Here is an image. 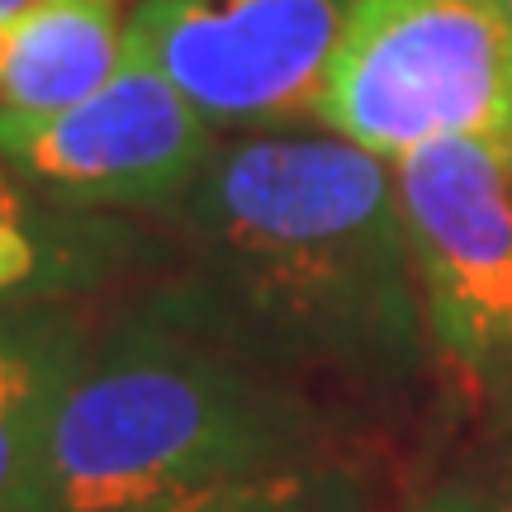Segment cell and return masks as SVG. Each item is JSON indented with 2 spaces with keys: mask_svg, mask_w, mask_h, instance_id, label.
I'll return each instance as SVG.
<instances>
[{
  "mask_svg": "<svg viewBox=\"0 0 512 512\" xmlns=\"http://www.w3.org/2000/svg\"><path fill=\"white\" fill-rule=\"evenodd\" d=\"M185 323L271 370L394 389L432 356L394 162L337 133H238L171 214Z\"/></svg>",
  "mask_w": 512,
  "mask_h": 512,
  "instance_id": "6da1fadb",
  "label": "cell"
},
{
  "mask_svg": "<svg viewBox=\"0 0 512 512\" xmlns=\"http://www.w3.org/2000/svg\"><path fill=\"white\" fill-rule=\"evenodd\" d=\"M318 460L328 422L304 389L152 294L91 337L62 394L48 512H152Z\"/></svg>",
  "mask_w": 512,
  "mask_h": 512,
  "instance_id": "7a4b0ae2",
  "label": "cell"
},
{
  "mask_svg": "<svg viewBox=\"0 0 512 512\" xmlns=\"http://www.w3.org/2000/svg\"><path fill=\"white\" fill-rule=\"evenodd\" d=\"M318 128L384 162L465 138L512 143V10L503 0H361Z\"/></svg>",
  "mask_w": 512,
  "mask_h": 512,
  "instance_id": "3957f363",
  "label": "cell"
},
{
  "mask_svg": "<svg viewBox=\"0 0 512 512\" xmlns=\"http://www.w3.org/2000/svg\"><path fill=\"white\" fill-rule=\"evenodd\" d=\"M432 351L484 399L512 403L508 143H437L394 162Z\"/></svg>",
  "mask_w": 512,
  "mask_h": 512,
  "instance_id": "277c9868",
  "label": "cell"
},
{
  "mask_svg": "<svg viewBox=\"0 0 512 512\" xmlns=\"http://www.w3.org/2000/svg\"><path fill=\"white\" fill-rule=\"evenodd\" d=\"M361 0H133L143 53L214 128L290 133L318 124L332 57Z\"/></svg>",
  "mask_w": 512,
  "mask_h": 512,
  "instance_id": "5b68a950",
  "label": "cell"
},
{
  "mask_svg": "<svg viewBox=\"0 0 512 512\" xmlns=\"http://www.w3.org/2000/svg\"><path fill=\"white\" fill-rule=\"evenodd\" d=\"M219 152L209 124L143 53L57 114L0 110V162L43 200L86 214H171Z\"/></svg>",
  "mask_w": 512,
  "mask_h": 512,
  "instance_id": "8992f818",
  "label": "cell"
},
{
  "mask_svg": "<svg viewBox=\"0 0 512 512\" xmlns=\"http://www.w3.org/2000/svg\"><path fill=\"white\" fill-rule=\"evenodd\" d=\"M152 252L157 242L133 223L43 200L0 162V313L67 304L128 266H143Z\"/></svg>",
  "mask_w": 512,
  "mask_h": 512,
  "instance_id": "52a82bcc",
  "label": "cell"
},
{
  "mask_svg": "<svg viewBox=\"0 0 512 512\" xmlns=\"http://www.w3.org/2000/svg\"><path fill=\"white\" fill-rule=\"evenodd\" d=\"M86 347L67 304L0 313V512H48L57 408Z\"/></svg>",
  "mask_w": 512,
  "mask_h": 512,
  "instance_id": "ba28073f",
  "label": "cell"
},
{
  "mask_svg": "<svg viewBox=\"0 0 512 512\" xmlns=\"http://www.w3.org/2000/svg\"><path fill=\"white\" fill-rule=\"evenodd\" d=\"M128 0H34L0 19V110L57 114L110 86L128 53Z\"/></svg>",
  "mask_w": 512,
  "mask_h": 512,
  "instance_id": "9c48e42d",
  "label": "cell"
},
{
  "mask_svg": "<svg viewBox=\"0 0 512 512\" xmlns=\"http://www.w3.org/2000/svg\"><path fill=\"white\" fill-rule=\"evenodd\" d=\"M152 512H380V508H375L370 479L351 460L332 456L318 460V465L280 470V475L204 489V494L176 498V503Z\"/></svg>",
  "mask_w": 512,
  "mask_h": 512,
  "instance_id": "30bf717a",
  "label": "cell"
},
{
  "mask_svg": "<svg viewBox=\"0 0 512 512\" xmlns=\"http://www.w3.org/2000/svg\"><path fill=\"white\" fill-rule=\"evenodd\" d=\"M418 512H512V470L494 475H456L418 498Z\"/></svg>",
  "mask_w": 512,
  "mask_h": 512,
  "instance_id": "8fae6325",
  "label": "cell"
},
{
  "mask_svg": "<svg viewBox=\"0 0 512 512\" xmlns=\"http://www.w3.org/2000/svg\"><path fill=\"white\" fill-rule=\"evenodd\" d=\"M498 465L512 470V403L498 408Z\"/></svg>",
  "mask_w": 512,
  "mask_h": 512,
  "instance_id": "7c38bea8",
  "label": "cell"
},
{
  "mask_svg": "<svg viewBox=\"0 0 512 512\" xmlns=\"http://www.w3.org/2000/svg\"><path fill=\"white\" fill-rule=\"evenodd\" d=\"M24 5H34V0H0V19H10V15H19Z\"/></svg>",
  "mask_w": 512,
  "mask_h": 512,
  "instance_id": "4fadbf2b",
  "label": "cell"
},
{
  "mask_svg": "<svg viewBox=\"0 0 512 512\" xmlns=\"http://www.w3.org/2000/svg\"><path fill=\"white\" fill-rule=\"evenodd\" d=\"M508 166H512V143H508Z\"/></svg>",
  "mask_w": 512,
  "mask_h": 512,
  "instance_id": "5bb4252c",
  "label": "cell"
},
{
  "mask_svg": "<svg viewBox=\"0 0 512 512\" xmlns=\"http://www.w3.org/2000/svg\"><path fill=\"white\" fill-rule=\"evenodd\" d=\"M503 5H508V10H512V0H503Z\"/></svg>",
  "mask_w": 512,
  "mask_h": 512,
  "instance_id": "9a60e30c",
  "label": "cell"
}]
</instances>
